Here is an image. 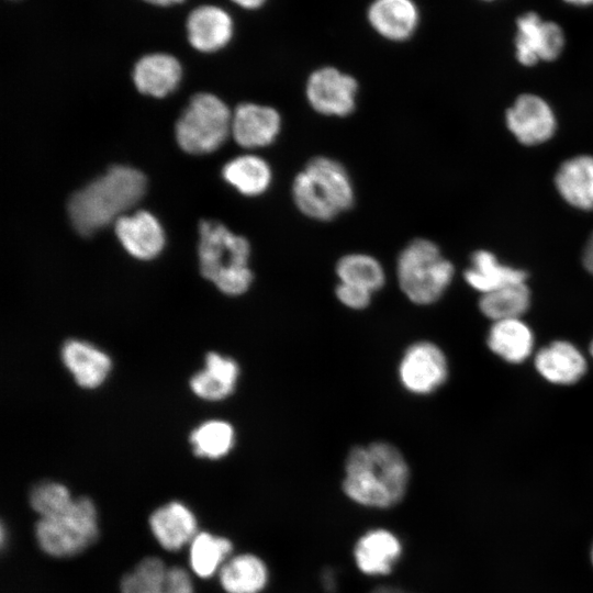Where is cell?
I'll use <instances>...</instances> for the list:
<instances>
[{"mask_svg": "<svg viewBox=\"0 0 593 593\" xmlns=\"http://www.w3.org/2000/svg\"><path fill=\"white\" fill-rule=\"evenodd\" d=\"M100 519L96 503L89 496H76L64 513L37 518L34 539L38 549L55 559L74 558L97 542Z\"/></svg>", "mask_w": 593, "mask_h": 593, "instance_id": "cell-5", "label": "cell"}, {"mask_svg": "<svg viewBox=\"0 0 593 593\" xmlns=\"http://www.w3.org/2000/svg\"><path fill=\"white\" fill-rule=\"evenodd\" d=\"M566 2L577 4V5H588L592 4L593 0H564Z\"/></svg>", "mask_w": 593, "mask_h": 593, "instance_id": "cell-41", "label": "cell"}, {"mask_svg": "<svg viewBox=\"0 0 593 593\" xmlns=\"http://www.w3.org/2000/svg\"><path fill=\"white\" fill-rule=\"evenodd\" d=\"M591 561H592V564H593V546H592V549H591Z\"/></svg>", "mask_w": 593, "mask_h": 593, "instance_id": "cell-43", "label": "cell"}, {"mask_svg": "<svg viewBox=\"0 0 593 593\" xmlns=\"http://www.w3.org/2000/svg\"><path fill=\"white\" fill-rule=\"evenodd\" d=\"M187 548L190 572L195 578L208 580L217 575L231 557L233 544L227 537L200 530Z\"/></svg>", "mask_w": 593, "mask_h": 593, "instance_id": "cell-24", "label": "cell"}, {"mask_svg": "<svg viewBox=\"0 0 593 593\" xmlns=\"http://www.w3.org/2000/svg\"><path fill=\"white\" fill-rule=\"evenodd\" d=\"M402 551L395 535L385 529H374L357 541L354 557L359 570L369 575L388 574Z\"/></svg>", "mask_w": 593, "mask_h": 593, "instance_id": "cell-22", "label": "cell"}, {"mask_svg": "<svg viewBox=\"0 0 593 593\" xmlns=\"http://www.w3.org/2000/svg\"><path fill=\"white\" fill-rule=\"evenodd\" d=\"M489 349L510 363L525 361L534 350V333L522 318L492 322L486 336Z\"/></svg>", "mask_w": 593, "mask_h": 593, "instance_id": "cell-21", "label": "cell"}, {"mask_svg": "<svg viewBox=\"0 0 593 593\" xmlns=\"http://www.w3.org/2000/svg\"><path fill=\"white\" fill-rule=\"evenodd\" d=\"M8 1H21V0H8Z\"/></svg>", "mask_w": 593, "mask_h": 593, "instance_id": "cell-44", "label": "cell"}, {"mask_svg": "<svg viewBox=\"0 0 593 593\" xmlns=\"http://www.w3.org/2000/svg\"><path fill=\"white\" fill-rule=\"evenodd\" d=\"M534 365L545 380L560 385L578 382L588 369L582 351L568 340H555L540 348Z\"/></svg>", "mask_w": 593, "mask_h": 593, "instance_id": "cell-16", "label": "cell"}, {"mask_svg": "<svg viewBox=\"0 0 593 593\" xmlns=\"http://www.w3.org/2000/svg\"><path fill=\"white\" fill-rule=\"evenodd\" d=\"M64 366L83 389H96L108 378L112 361L108 354L81 339H68L61 347Z\"/></svg>", "mask_w": 593, "mask_h": 593, "instance_id": "cell-17", "label": "cell"}, {"mask_svg": "<svg viewBox=\"0 0 593 593\" xmlns=\"http://www.w3.org/2000/svg\"><path fill=\"white\" fill-rule=\"evenodd\" d=\"M505 121L510 132L524 145L548 141L556 130V116L542 98L525 93L507 109Z\"/></svg>", "mask_w": 593, "mask_h": 593, "instance_id": "cell-12", "label": "cell"}, {"mask_svg": "<svg viewBox=\"0 0 593 593\" xmlns=\"http://www.w3.org/2000/svg\"><path fill=\"white\" fill-rule=\"evenodd\" d=\"M146 187L142 171L122 165L110 167L70 197L67 209L74 228L82 236L93 235L137 204Z\"/></svg>", "mask_w": 593, "mask_h": 593, "instance_id": "cell-2", "label": "cell"}, {"mask_svg": "<svg viewBox=\"0 0 593 593\" xmlns=\"http://www.w3.org/2000/svg\"><path fill=\"white\" fill-rule=\"evenodd\" d=\"M582 261L584 268L593 275V233L589 237L585 247L583 249Z\"/></svg>", "mask_w": 593, "mask_h": 593, "instance_id": "cell-36", "label": "cell"}, {"mask_svg": "<svg viewBox=\"0 0 593 593\" xmlns=\"http://www.w3.org/2000/svg\"><path fill=\"white\" fill-rule=\"evenodd\" d=\"M466 282L481 294L500 288L526 282L524 270L504 265L488 250H477L470 258V266L463 273Z\"/></svg>", "mask_w": 593, "mask_h": 593, "instance_id": "cell-23", "label": "cell"}, {"mask_svg": "<svg viewBox=\"0 0 593 593\" xmlns=\"http://www.w3.org/2000/svg\"><path fill=\"white\" fill-rule=\"evenodd\" d=\"M371 593H406L400 589L393 586H381L372 591Z\"/></svg>", "mask_w": 593, "mask_h": 593, "instance_id": "cell-39", "label": "cell"}, {"mask_svg": "<svg viewBox=\"0 0 593 593\" xmlns=\"http://www.w3.org/2000/svg\"><path fill=\"white\" fill-rule=\"evenodd\" d=\"M239 378L238 363L231 357L210 351L204 368L190 379L191 391L206 401H221L236 389Z\"/></svg>", "mask_w": 593, "mask_h": 593, "instance_id": "cell-18", "label": "cell"}, {"mask_svg": "<svg viewBox=\"0 0 593 593\" xmlns=\"http://www.w3.org/2000/svg\"><path fill=\"white\" fill-rule=\"evenodd\" d=\"M339 282L363 288L374 293L385 283V272L380 261L363 253L347 254L335 267Z\"/></svg>", "mask_w": 593, "mask_h": 593, "instance_id": "cell-28", "label": "cell"}, {"mask_svg": "<svg viewBox=\"0 0 593 593\" xmlns=\"http://www.w3.org/2000/svg\"><path fill=\"white\" fill-rule=\"evenodd\" d=\"M541 23L542 21L534 12L525 13L516 22V58L522 65L532 66L539 61L538 42Z\"/></svg>", "mask_w": 593, "mask_h": 593, "instance_id": "cell-32", "label": "cell"}, {"mask_svg": "<svg viewBox=\"0 0 593 593\" xmlns=\"http://www.w3.org/2000/svg\"><path fill=\"white\" fill-rule=\"evenodd\" d=\"M564 35L562 29L555 22H542L539 32V60H553L562 52Z\"/></svg>", "mask_w": 593, "mask_h": 593, "instance_id": "cell-33", "label": "cell"}, {"mask_svg": "<svg viewBox=\"0 0 593 593\" xmlns=\"http://www.w3.org/2000/svg\"><path fill=\"white\" fill-rule=\"evenodd\" d=\"M193 454L200 458L217 460L235 445L233 426L222 419H210L195 427L190 434Z\"/></svg>", "mask_w": 593, "mask_h": 593, "instance_id": "cell-29", "label": "cell"}, {"mask_svg": "<svg viewBox=\"0 0 593 593\" xmlns=\"http://www.w3.org/2000/svg\"><path fill=\"white\" fill-rule=\"evenodd\" d=\"M156 8H172L184 4L188 0H138Z\"/></svg>", "mask_w": 593, "mask_h": 593, "instance_id": "cell-37", "label": "cell"}, {"mask_svg": "<svg viewBox=\"0 0 593 593\" xmlns=\"http://www.w3.org/2000/svg\"><path fill=\"white\" fill-rule=\"evenodd\" d=\"M281 128V114L269 105L240 103L232 114L231 135L239 146L247 149L273 144Z\"/></svg>", "mask_w": 593, "mask_h": 593, "instance_id": "cell-13", "label": "cell"}, {"mask_svg": "<svg viewBox=\"0 0 593 593\" xmlns=\"http://www.w3.org/2000/svg\"><path fill=\"white\" fill-rule=\"evenodd\" d=\"M114 227L122 246L137 259H153L164 248L163 227L147 211H137L132 215L124 214L114 222Z\"/></svg>", "mask_w": 593, "mask_h": 593, "instance_id": "cell-15", "label": "cell"}, {"mask_svg": "<svg viewBox=\"0 0 593 593\" xmlns=\"http://www.w3.org/2000/svg\"><path fill=\"white\" fill-rule=\"evenodd\" d=\"M217 578L225 593H259L267 583L268 571L259 557L240 553L227 559Z\"/></svg>", "mask_w": 593, "mask_h": 593, "instance_id": "cell-26", "label": "cell"}, {"mask_svg": "<svg viewBox=\"0 0 593 593\" xmlns=\"http://www.w3.org/2000/svg\"><path fill=\"white\" fill-rule=\"evenodd\" d=\"M182 72V65L175 55L152 52L135 61L132 79L141 93L164 98L178 88Z\"/></svg>", "mask_w": 593, "mask_h": 593, "instance_id": "cell-14", "label": "cell"}, {"mask_svg": "<svg viewBox=\"0 0 593 593\" xmlns=\"http://www.w3.org/2000/svg\"><path fill=\"white\" fill-rule=\"evenodd\" d=\"M75 496L58 481H41L29 493V504L37 518L57 516L69 508Z\"/></svg>", "mask_w": 593, "mask_h": 593, "instance_id": "cell-31", "label": "cell"}, {"mask_svg": "<svg viewBox=\"0 0 593 593\" xmlns=\"http://www.w3.org/2000/svg\"><path fill=\"white\" fill-rule=\"evenodd\" d=\"M372 294L369 290L343 282H338L335 289L337 300L351 310L366 309L371 302Z\"/></svg>", "mask_w": 593, "mask_h": 593, "instance_id": "cell-34", "label": "cell"}, {"mask_svg": "<svg viewBox=\"0 0 593 593\" xmlns=\"http://www.w3.org/2000/svg\"><path fill=\"white\" fill-rule=\"evenodd\" d=\"M292 200L305 216L328 222L349 210L355 202V188L347 169L334 158H311L294 177Z\"/></svg>", "mask_w": 593, "mask_h": 593, "instance_id": "cell-3", "label": "cell"}, {"mask_svg": "<svg viewBox=\"0 0 593 593\" xmlns=\"http://www.w3.org/2000/svg\"><path fill=\"white\" fill-rule=\"evenodd\" d=\"M233 112L216 96L194 94L176 123L179 146L190 154L216 150L231 135Z\"/></svg>", "mask_w": 593, "mask_h": 593, "instance_id": "cell-7", "label": "cell"}, {"mask_svg": "<svg viewBox=\"0 0 593 593\" xmlns=\"http://www.w3.org/2000/svg\"><path fill=\"white\" fill-rule=\"evenodd\" d=\"M198 255L201 275L222 293L236 296L250 288L254 280L249 268L250 245L244 236L217 221L202 220Z\"/></svg>", "mask_w": 593, "mask_h": 593, "instance_id": "cell-4", "label": "cell"}, {"mask_svg": "<svg viewBox=\"0 0 593 593\" xmlns=\"http://www.w3.org/2000/svg\"><path fill=\"white\" fill-rule=\"evenodd\" d=\"M409 481V465L390 443L356 446L346 458L343 490L357 504L376 508L394 506L404 497Z\"/></svg>", "mask_w": 593, "mask_h": 593, "instance_id": "cell-1", "label": "cell"}, {"mask_svg": "<svg viewBox=\"0 0 593 593\" xmlns=\"http://www.w3.org/2000/svg\"><path fill=\"white\" fill-rule=\"evenodd\" d=\"M222 176L228 184L246 197L261 195L270 188L273 179L268 161L251 154L227 161L222 169Z\"/></svg>", "mask_w": 593, "mask_h": 593, "instance_id": "cell-25", "label": "cell"}, {"mask_svg": "<svg viewBox=\"0 0 593 593\" xmlns=\"http://www.w3.org/2000/svg\"><path fill=\"white\" fill-rule=\"evenodd\" d=\"M371 26L392 41L409 38L418 23V10L413 0H374L369 10Z\"/></svg>", "mask_w": 593, "mask_h": 593, "instance_id": "cell-20", "label": "cell"}, {"mask_svg": "<svg viewBox=\"0 0 593 593\" xmlns=\"http://www.w3.org/2000/svg\"><path fill=\"white\" fill-rule=\"evenodd\" d=\"M160 593H195L193 575L181 566H169Z\"/></svg>", "mask_w": 593, "mask_h": 593, "instance_id": "cell-35", "label": "cell"}, {"mask_svg": "<svg viewBox=\"0 0 593 593\" xmlns=\"http://www.w3.org/2000/svg\"><path fill=\"white\" fill-rule=\"evenodd\" d=\"M169 566L158 556L142 558L119 583L120 593H160Z\"/></svg>", "mask_w": 593, "mask_h": 593, "instance_id": "cell-30", "label": "cell"}, {"mask_svg": "<svg viewBox=\"0 0 593 593\" xmlns=\"http://www.w3.org/2000/svg\"><path fill=\"white\" fill-rule=\"evenodd\" d=\"M555 184L570 205L593 209V156L579 155L563 161L555 176Z\"/></svg>", "mask_w": 593, "mask_h": 593, "instance_id": "cell-19", "label": "cell"}, {"mask_svg": "<svg viewBox=\"0 0 593 593\" xmlns=\"http://www.w3.org/2000/svg\"><path fill=\"white\" fill-rule=\"evenodd\" d=\"M7 528L4 526V524L2 523L1 524V528H0V539H1V546L4 547V544L8 539V536H7Z\"/></svg>", "mask_w": 593, "mask_h": 593, "instance_id": "cell-40", "label": "cell"}, {"mask_svg": "<svg viewBox=\"0 0 593 593\" xmlns=\"http://www.w3.org/2000/svg\"><path fill=\"white\" fill-rule=\"evenodd\" d=\"M235 24L230 12L217 3L192 8L184 20L186 41L201 54L225 48L233 38Z\"/></svg>", "mask_w": 593, "mask_h": 593, "instance_id": "cell-10", "label": "cell"}, {"mask_svg": "<svg viewBox=\"0 0 593 593\" xmlns=\"http://www.w3.org/2000/svg\"><path fill=\"white\" fill-rule=\"evenodd\" d=\"M147 524L155 541L169 552H178L188 547L200 532L193 510L178 500L157 506L149 514Z\"/></svg>", "mask_w": 593, "mask_h": 593, "instance_id": "cell-11", "label": "cell"}, {"mask_svg": "<svg viewBox=\"0 0 593 593\" xmlns=\"http://www.w3.org/2000/svg\"><path fill=\"white\" fill-rule=\"evenodd\" d=\"M530 305V291L526 282L510 284L483 293L479 299L481 313L492 322L521 318Z\"/></svg>", "mask_w": 593, "mask_h": 593, "instance_id": "cell-27", "label": "cell"}, {"mask_svg": "<svg viewBox=\"0 0 593 593\" xmlns=\"http://www.w3.org/2000/svg\"><path fill=\"white\" fill-rule=\"evenodd\" d=\"M454 273L452 264L434 242L426 238L411 240L396 259L400 289L417 305L438 301L450 286Z\"/></svg>", "mask_w": 593, "mask_h": 593, "instance_id": "cell-6", "label": "cell"}, {"mask_svg": "<svg viewBox=\"0 0 593 593\" xmlns=\"http://www.w3.org/2000/svg\"><path fill=\"white\" fill-rule=\"evenodd\" d=\"M449 374L445 353L436 344L419 340L403 353L398 367L401 385L414 395H428L438 390Z\"/></svg>", "mask_w": 593, "mask_h": 593, "instance_id": "cell-8", "label": "cell"}, {"mask_svg": "<svg viewBox=\"0 0 593 593\" xmlns=\"http://www.w3.org/2000/svg\"><path fill=\"white\" fill-rule=\"evenodd\" d=\"M590 353H591V356L593 357V339H592V342L590 344Z\"/></svg>", "mask_w": 593, "mask_h": 593, "instance_id": "cell-42", "label": "cell"}, {"mask_svg": "<svg viewBox=\"0 0 593 593\" xmlns=\"http://www.w3.org/2000/svg\"><path fill=\"white\" fill-rule=\"evenodd\" d=\"M357 80L334 67H322L313 71L305 85L310 107L325 116L345 118L357 104Z\"/></svg>", "mask_w": 593, "mask_h": 593, "instance_id": "cell-9", "label": "cell"}, {"mask_svg": "<svg viewBox=\"0 0 593 593\" xmlns=\"http://www.w3.org/2000/svg\"><path fill=\"white\" fill-rule=\"evenodd\" d=\"M235 5L245 10H255L261 7L266 0H230Z\"/></svg>", "mask_w": 593, "mask_h": 593, "instance_id": "cell-38", "label": "cell"}]
</instances>
